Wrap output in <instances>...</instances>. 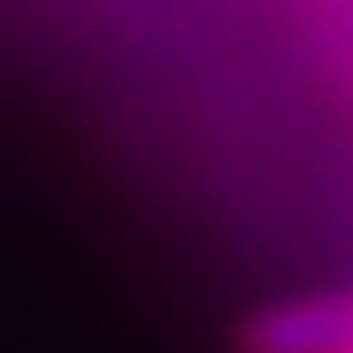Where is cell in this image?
<instances>
[{"label":"cell","instance_id":"1","mask_svg":"<svg viewBox=\"0 0 353 353\" xmlns=\"http://www.w3.org/2000/svg\"><path fill=\"white\" fill-rule=\"evenodd\" d=\"M239 353H353V291L262 307L239 325Z\"/></svg>","mask_w":353,"mask_h":353}]
</instances>
